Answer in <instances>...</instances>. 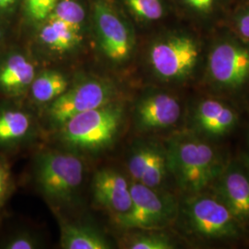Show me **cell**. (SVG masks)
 <instances>
[{
    "mask_svg": "<svg viewBox=\"0 0 249 249\" xmlns=\"http://www.w3.org/2000/svg\"><path fill=\"white\" fill-rule=\"evenodd\" d=\"M166 148L172 177L186 195L209 190L227 162L213 142L189 129L174 135Z\"/></svg>",
    "mask_w": 249,
    "mask_h": 249,
    "instance_id": "obj_3",
    "label": "cell"
},
{
    "mask_svg": "<svg viewBox=\"0 0 249 249\" xmlns=\"http://www.w3.org/2000/svg\"><path fill=\"white\" fill-rule=\"evenodd\" d=\"M123 104L111 102L106 106L73 116L59 127L61 142L80 152H99L116 142L124 123Z\"/></svg>",
    "mask_w": 249,
    "mask_h": 249,
    "instance_id": "obj_5",
    "label": "cell"
},
{
    "mask_svg": "<svg viewBox=\"0 0 249 249\" xmlns=\"http://www.w3.org/2000/svg\"><path fill=\"white\" fill-rule=\"evenodd\" d=\"M91 190L95 204L115 217L127 213L131 207L130 182L116 170H98L92 178Z\"/></svg>",
    "mask_w": 249,
    "mask_h": 249,
    "instance_id": "obj_14",
    "label": "cell"
},
{
    "mask_svg": "<svg viewBox=\"0 0 249 249\" xmlns=\"http://www.w3.org/2000/svg\"><path fill=\"white\" fill-rule=\"evenodd\" d=\"M36 67L25 54L11 52L0 58V94L9 99L22 96L35 80Z\"/></svg>",
    "mask_w": 249,
    "mask_h": 249,
    "instance_id": "obj_16",
    "label": "cell"
},
{
    "mask_svg": "<svg viewBox=\"0 0 249 249\" xmlns=\"http://www.w3.org/2000/svg\"><path fill=\"white\" fill-rule=\"evenodd\" d=\"M238 123L236 109L226 99L210 93L192 107L187 129L214 142L230 135Z\"/></svg>",
    "mask_w": 249,
    "mask_h": 249,
    "instance_id": "obj_10",
    "label": "cell"
},
{
    "mask_svg": "<svg viewBox=\"0 0 249 249\" xmlns=\"http://www.w3.org/2000/svg\"><path fill=\"white\" fill-rule=\"evenodd\" d=\"M68 89L69 80L63 73L46 71L36 75L29 90L37 105H49Z\"/></svg>",
    "mask_w": 249,
    "mask_h": 249,
    "instance_id": "obj_20",
    "label": "cell"
},
{
    "mask_svg": "<svg viewBox=\"0 0 249 249\" xmlns=\"http://www.w3.org/2000/svg\"><path fill=\"white\" fill-rule=\"evenodd\" d=\"M2 42H3V32H2L1 27H0V45L2 44Z\"/></svg>",
    "mask_w": 249,
    "mask_h": 249,
    "instance_id": "obj_30",
    "label": "cell"
},
{
    "mask_svg": "<svg viewBox=\"0 0 249 249\" xmlns=\"http://www.w3.org/2000/svg\"><path fill=\"white\" fill-rule=\"evenodd\" d=\"M236 4H249V0H235Z\"/></svg>",
    "mask_w": 249,
    "mask_h": 249,
    "instance_id": "obj_29",
    "label": "cell"
},
{
    "mask_svg": "<svg viewBox=\"0 0 249 249\" xmlns=\"http://www.w3.org/2000/svg\"><path fill=\"white\" fill-rule=\"evenodd\" d=\"M93 18L102 52L115 64L127 62L135 48L133 31L106 0L93 4Z\"/></svg>",
    "mask_w": 249,
    "mask_h": 249,
    "instance_id": "obj_9",
    "label": "cell"
},
{
    "mask_svg": "<svg viewBox=\"0 0 249 249\" xmlns=\"http://www.w3.org/2000/svg\"><path fill=\"white\" fill-rule=\"evenodd\" d=\"M178 219L187 235L206 243L240 240L248 231L212 191L186 195L179 202Z\"/></svg>",
    "mask_w": 249,
    "mask_h": 249,
    "instance_id": "obj_4",
    "label": "cell"
},
{
    "mask_svg": "<svg viewBox=\"0 0 249 249\" xmlns=\"http://www.w3.org/2000/svg\"><path fill=\"white\" fill-rule=\"evenodd\" d=\"M41 248V242L35 233L27 230H16L0 238V249H36Z\"/></svg>",
    "mask_w": 249,
    "mask_h": 249,
    "instance_id": "obj_24",
    "label": "cell"
},
{
    "mask_svg": "<svg viewBox=\"0 0 249 249\" xmlns=\"http://www.w3.org/2000/svg\"><path fill=\"white\" fill-rule=\"evenodd\" d=\"M126 167L133 181L156 189H162L166 181L173 178L166 146L151 140L134 144Z\"/></svg>",
    "mask_w": 249,
    "mask_h": 249,
    "instance_id": "obj_11",
    "label": "cell"
},
{
    "mask_svg": "<svg viewBox=\"0 0 249 249\" xmlns=\"http://www.w3.org/2000/svg\"><path fill=\"white\" fill-rule=\"evenodd\" d=\"M224 26L241 38L249 41V4H236Z\"/></svg>",
    "mask_w": 249,
    "mask_h": 249,
    "instance_id": "obj_25",
    "label": "cell"
},
{
    "mask_svg": "<svg viewBox=\"0 0 249 249\" xmlns=\"http://www.w3.org/2000/svg\"><path fill=\"white\" fill-rule=\"evenodd\" d=\"M27 13L36 20L46 19L51 12L47 0H25Z\"/></svg>",
    "mask_w": 249,
    "mask_h": 249,
    "instance_id": "obj_27",
    "label": "cell"
},
{
    "mask_svg": "<svg viewBox=\"0 0 249 249\" xmlns=\"http://www.w3.org/2000/svg\"><path fill=\"white\" fill-rule=\"evenodd\" d=\"M34 174L37 187L49 200L70 203L83 181L84 163L75 153L44 151L36 156Z\"/></svg>",
    "mask_w": 249,
    "mask_h": 249,
    "instance_id": "obj_6",
    "label": "cell"
},
{
    "mask_svg": "<svg viewBox=\"0 0 249 249\" xmlns=\"http://www.w3.org/2000/svg\"><path fill=\"white\" fill-rule=\"evenodd\" d=\"M16 0H0V9H8L13 6Z\"/></svg>",
    "mask_w": 249,
    "mask_h": 249,
    "instance_id": "obj_28",
    "label": "cell"
},
{
    "mask_svg": "<svg viewBox=\"0 0 249 249\" xmlns=\"http://www.w3.org/2000/svg\"><path fill=\"white\" fill-rule=\"evenodd\" d=\"M85 16V10L78 0H58L47 18L59 20L81 32Z\"/></svg>",
    "mask_w": 249,
    "mask_h": 249,
    "instance_id": "obj_22",
    "label": "cell"
},
{
    "mask_svg": "<svg viewBox=\"0 0 249 249\" xmlns=\"http://www.w3.org/2000/svg\"><path fill=\"white\" fill-rule=\"evenodd\" d=\"M183 115V106L174 94L150 90L137 101L134 107V124L142 133L168 130L178 124Z\"/></svg>",
    "mask_w": 249,
    "mask_h": 249,
    "instance_id": "obj_12",
    "label": "cell"
},
{
    "mask_svg": "<svg viewBox=\"0 0 249 249\" xmlns=\"http://www.w3.org/2000/svg\"><path fill=\"white\" fill-rule=\"evenodd\" d=\"M60 246L64 249H109L107 236L94 227L59 220Z\"/></svg>",
    "mask_w": 249,
    "mask_h": 249,
    "instance_id": "obj_18",
    "label": "cell"
},
{
    "mask_svg": "<svg viewBox=\"0 0 249 249\" xmlns=\"http://www.w3.org/2000/svg\"><path fill=\"white\" fill-rule=\"evenodd\" d=\"M124 3L134 16L144 22L158 21L165 14L163 0H124Z\"/></svg>",
    "mask_w": 249,
    "mask_h": 249,
    "instance_id": "obj_23",
    "label": "cell"
},
{
    "mask_svg": "<svg viewBox=\"0 0 249 249\" xmlns=\"http://www.w3.org/2000/svg\"><path fill=\"white\" fill-rule=\"evenodd\" d=\"M212 191L230 210L235 219L249 228V162L231 160L226 162L215 180Z\"/></svg>",
    "mask_w": 249,
    "mask_h": 249,
    "instance_id": "obj_13",
    "label": "cell"
},
{
    "mask_svg": "<svg viewBox=\"0 0 249 249\" xmlns=\"http://www.w3.org/2000/svg\"><path fill=\"white\" fill-rule=\"evenodd\" d=\"M132 203L129 211L115 217L116 223L126 230H162L178 220L179 202L162 189L130 182Z\"/></svg>",
    "mask_w": 249,
    "mask_h": 249,
    "instance_id": "obj_7",
    "label": "cell"
},
{
    "mask_svg": "<svg viewBox=\"0 0 249 249\" xmlns=\"http://www.w3.org/2000/svg\"><path fill=\"white\" fill-rule=\"evenodd\" d=\"M14 190V179L9 162L0 154V210L6 205Z\"/></svg>",
    "mask_w": 249,
    "mask_h": 249,
    "instance_id": "obj_26",
    "label": "cell"
},
{
    "mask_svg": "<svg viewBox=\"0 0 249 249\" xmlns=\"http://www.w3.org/2000/svg\"><path fill=\"white\" fill-rule=\"evenodd\" d=\"M178 3L192 27L207 36L225 24L236 5L235 0H178Z\"/></svg>",
    "mask_w": 249,
    "mask_h": 249,
    "instance_id": "obj_15",
    "label": "cell"
},
{
    "mask_svg": "<svg viewBox=\"0 0 249 249\" xmlns=\"http://www.w3.org/2000/svg\"><path fill=\"white\" fill-rule=\"evenodd\" d=\"M208 37L192 27L156 38L147 53L153 76L162 82L174 84H185L202 76Z\"/></svg>",
    "mask_w": 249,
    "mask_h": 249,
    "instance_id": "obj_2",
    "label": "cell"
},
{
    "mask_svg": "<svg viewBox=\"0 0 249 249\" xmlns=\"http://www.w3.org/2000/svg\"><path fill=\"white\" fill-rule=\"evenodd\" d=\"M115 88L106 80L89 79L69 88L48 105L49 123L59 128L73 116L114 102Z\"/></svg>",
    "mask_w": 249,
    "mask_h": 249,
    "instance_id": "obj_8",
    "label": "cell"
},
{
    "mask_svg": "<svg viewBox=\"0 0 249 249\" xmlns=\"http://www.w3.org/2000/svg\"><path fill=\"white\" fill-rule=\"evenodd\" d=\"M201 81L210 93L223 98L246 93L249 90V41L224 25L211 33Z\"/></svg>",
    "mask_w": 249,
    "mask_h": 249,
    "instance_id": "obj_1",
    "label": "cell"
},
{
    "mask_svg": "<svg viewBox=\"0 0 249 249\" xmlns=\"http://www.w3.org/2000/svg\"><path fill=\"white\" fill-rule=\"evenodd\" d=\"M125 239L124 248L129 249H173L177 244L160 230H141Z\"/></svg>",
    "mask_w": 249,
    "mask_h": 249,
    "instance_id": "obj_21",
    "label": "cell"
},
{
    "mask_svg": "<svg viewBox=\"0 0 249 249\" xmlns=\"http://www.w3.org/2000/svg\"><path fill=\"white\" fill-rule=\"evenodd\" d=\"M39 41L48 51L54 53H71L82 42L81 32L56 19L47 18L39 32Z\"/></svg>",
    "mask_w": 249,
    "mask_h": 249,
    "instance_id": "obj_19",
    "label": "cell"
},
{
    "mask_svg": "<svg viewBox=\"0 0 249 249\" xmlns=\"http://www.w3.org/2000/svg\"></svg>",
    "mask_w": 249,
    "mask_h": 249,
    "instance_id": "obj_31",
    "label": "cell"
},
{
    "mask_svg": "<svg viewBox=\"0 0 249 249\" xmlns=\"http://www.w3.org/2000/svg\"><path fill=\"white\" fill-rule=\"evenodd\" d=\"M32 115L15 104H0V151H10L26 143L34 135Z\"/></svg>",
    "mask_w": 249,
    "mask_h": 249,
    "instance_id": "obj_17",
    "label": "cell"
}]
</instances>
